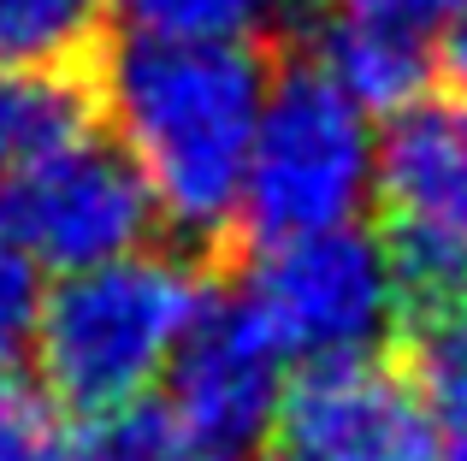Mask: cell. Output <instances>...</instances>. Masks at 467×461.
I'll return each instance as SVG.
<instances>
[{
    "label": "cell",
    "instance_id": "obj_1",
    "mask_svg": "<svg viewBox=\"0 0 467 461\" xmlns=\"http://www.w3.org/2000/svg\"><path fill=\"white\" fill-rule=\"evenodd\" d=\"M101 107L142 172L160 220L190 242L243 225V190L273 101L278 59L266 42H125L95 54Z\"/></svg>",
    "mask_w": 467,
    "mask_h": 461
},
{
    "label": "cell",
    "instance_id": "obj_2",
    "mask_svg": "<svg viewBox=\"0 0 467 461\" xmlns=\"http://www.w3.org/2000/svg\"><path fill=\"white\" fill-rule=\"evenodd\" d=\"M202 308V278L160 249L66 272L47 290L30 343L42 391L71 415H113V408L149 403Z\"/></svg>",
    "mask_w": 467,
    "mask_h": 461
},
{
    "label": "cell",
    "instance_id": "obj_3",
    "mask_svg": "<svg viewBox=\"0 0 467 461\" xmlns=\"http://www.w3.org/2000/svg\"><path fill=\"white\" fill-rule=\"evenodd\" d=\"M379 196V137L367 107L331 83L319 59H290L273 77L243 190V225L254 242L314 237L361 220Z\"/></svg>",
    "mask_w": 467,
    "mask_h": 461
},
{
    "label": "cell",
    "instance_id": "obj_4",
    "mask_svg": "<svg viewBox=\"0 0 467 461\" xmlns=\"http://www.w3.org/2000/svg\"><path fill=\"white\" fill-rule=\"evenodd\" d=\"M237 302L296 367L367 361L409 320L385 237L361 225L254 242V254L243 261Z\"/></svg>",
    "mask_w": 467,
    "mask_h": 461
},
{
    "label": "cell",
    "instance_id": "obj_5",
    "mask_svg": "<svg viewBox=\"0 0 467 461\" xmlns=\"http://www.w3.org/2000/svg\"><path fill=\"white\" fill-rule=\"evenodd\" d=\"M385 249L409 320L467 302V101H420L379 137Z\"/></svg>",
    "mask_w": 467,
    "mask_h": 461
},
{
    "label": "cell",
    "instance_id": "obj_6",
    "mask_svg": "<svg viewBox=\"0 0 467 461\" xmlns=\"http://www.w3.org/2000/svg\"><path fill=\"white\" fill-rule=\"evenodd\" d=\"M160 225V208L113 142H83L66 160L24 172L0 184V230L30 254L42 272H89V266L125 261L149 249Z\"/></svg>",
    "mask_w": 467,
    "mask_h": 461
},
{
    "label": "cell",
    "instance_id": "obj_7",
    "mask_svg": "<svg viewBox=\"0 0 467 461\" xmlns=\"http://www.w3.org/2000/svg\"><path fill=\"white\" fill-rule=\"evenodd\" d=\"M290 461H438V415L414 373L385 361L302 367L278 408Z\"/></svg>",
    "mask_w": 467,
    "mask_h": 461
},
{
    "label": "cell",
    "instance_id": "obj_8",
    "mask_svg": "<svg viewBox=\"0 0 467 461\" xmlns=\"http://www.w3.org/2000/svg\"><path fill=\"white\" fill-rule=\"evenodd\" d=\"M285 391V355L254 325V313L237 296H207L202 320L166 373V408L213 456L231 461L254 450L266 432H278Z\"/></svg>",
    "mask_w": 467,
    "mask_h": 461
},
{
    "label": "cell",
    "instance_id": "obj_9",
    "mask_svg": "<svg viewBox=\"0 0 467 461\" xmlns=\"http://www.w3.org/2000/svg\"><path fill=\"white\" fill-rule=\"evenodd\" d=\"M467 0H326L314 18L319 66L367 113H409L426 101L444 24Z\"/></svg>",
    "mask_w": 467,
    "mask_h": 461
},
{
    "label": "cell",
    "instance_id": "obj_10",
    "mask_svg": "<svg viewBox=\"0 0 467 461\" xmlns=\"http://www.w3.org/2000/svg\"><path fill=\"white\" fill-rule=\"evenodd\" d=\"M101 77L78 66L0 71V184L66 160L101 137Z\"/></svg>",
    "mask_w": 467,
    "mask_h": 461
},
{
    "label": "cell",
    "instance_id": "obj_11",
    "mask_svg": "<svg viewBox=\"0 0 467 461\" xmlns=\"http://www.w3.org/2000/svg\"><path fill=\"white\" fill-rule=\"evenodd\" d=\"M326 0H113L119 24L154 42H261L278 30H308Z\"/></svg>",
    "mask_w": 467,
    "mask_h": 461
},
{
    "label": "cell",
    "instance_id": "obj_12",
    "mask_svg": "<svg viewBox=\"0 0 467 461\" xmlns=\"http://www.w3.org/2000/svg\"><path fill=\"white\" fill-rule=\"evenodd\" d=\"M113 0H0V71L78 66L101 47Z\"/></svg>",
    "mask_w": 467,
    "mask_h": 461
},
{
    "label": "cell",
    "instance_id": "obj_13",
    "mask_svg": "<svg viewBox=\"0 0 467 461\" xmlns=\"http://www.w3.org/2000/svg\"><path fill=\"white\" fill-rule=\"evenodd\" d=\"M54 461H225V456L207 450L171 408L130 403L113 415H83L59 438Z\"/></svg>",
    "mask_w": 467,
    "mask_h": 461
},
{
    "label": "cell",
    "instance_id": "obj_14",
    "mask_svg": "<svg viewBox=\"0 0 467 461\" xmlns=\"http://www.w3.org/2000/svg\"><path fill=\"white\" fill-rule=\"evenodd\" d=\"M414 384L432 403L438 426L467 420V302L432 320H414Z\"/></svg>",
    "mask_w": 467,
    "mask_h": 461
},
{
    "label": "cell",
    "instance_id": "obj_15",
    "mask_svg": "<svg viewBox=\"0 0 467 461\" xmlns=\"http://www.w3.org/2000/svg\"><path fill=\"white\" fill-rule=\"evenodd\" d=\"M59 438L66 432L54 420V396L0 367V461H54Z\"/></svg>",
    "mask_w": 467,
    "mask_h": 461
},
{
    "label": "cell",
    "instance_id": "obj_16",
    "mask_svg": "<svg viewBox=\"0 0 467 461\" xmlns=\"http://www.w3.org/2000/svg\"><path fill=\"white\" fill-rule=\"evenodd\" d=\"M42 266L18 249V242L0 230V367H6L18 349L36 343V320H42Z\"/></svg>",
    "mask_w": 467,
    "mask_h": 461
},
{
    "label": "cell",
    "instance_id": "obj_17",
    "mask_svg": "<svg viewBox=\"0 0 467 461\" xmlns=\"http://www.w3.org/2000/svg\"><path fill=\"white\" fill-rule=\"evenodd\" d=\"M438 71L450 83V101H467V6L444 24V42H438Z\"/></svg>",
    "mask_w": 467,
    "mask_h": 461
},
{
    "label": "cell",
    "instance_id": "obj_18",
    "mask_svg": "<svg viewBox=\"0 0 467 461\" xmlns=\"http://www.w3.org/2000/svg\"><path fill=\"white\" fill-rule=\"evenodd\" d=\"M438 461H467V420H444L438 426Z\"/></svg>",
    "mask_w": 467,
    "mask_h": 461
},
{
    "label": "cell",
    "instance_id": "obj_19",
    "mask_svg": "<svg viewBox=\"0 0 467 461\" xmlns=\"http://www.w3.org/2000/svg\"><path fill=\"white\" fill-rule=\"evenodd\" d=\"M285 461H290V456H285Z\"/></svg>",
    "mask_w": 467,
    "mask_h": 461
}]
</instances>
